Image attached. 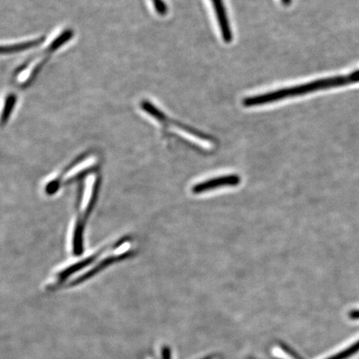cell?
Wrapping results in <instances>:
<instances>
[{"label": "cell", "mask_w": 359, "mask_h": 359, "mask_svg": "<svg viewBox=\"0 0 359 359\" xmlns=\"http://www.w3.org/2000/svg\"><path fill=\"white\" fill-rule=\"evenodd\" d=\"M100 156L97 154L86 152L80 155L45 182L44 194L49 196H55L62 187L75 183L79 178L93 170L100 169Z\"/></svg>", "instance_id": "3957f363"}, {"label": "cell", "mask_w": 359, "mask_h": 359, "mask_svg": "<svg viewBox=\"0 0 359 359\" xmlns=\"http://www.w3.org/2000/svg\"><path fill=\"white\" fill-rule=\"evenodd\" d=\"M349 75L353 83H359V70L353 72V73Z\"/></svg>", "instance_id": "30bf717a"}, {"label": "cell", "mask_w": 359, "mask_h": 359, "mask_svg": "<svg viewBox=\"0 0 359 359\" xmlns=\"http://www.w3.org/2000/svg\"><path fill=\"white\" fill-rule=\"evenodd\" d=\"M70 34L72 33L67 31L61 37L56 39L55 42H52L41 55L34 56L32 60L25 62L15 70V74H13V79H15V82L21 85L22 88H25L27 85L32 83L33 79L43 69V66L46 64L48 57H50L53 53L61 48L62 44L69 41V38L66 39V37H69Z\"/></svg>", "instance_id": "277c9868"}, {"label": "cell", "mask_w": 359, "mask_h": 359, "mask_svg": "<svg viewBox=\"0 0 359 359\" xmlns=\"http://www.w3.org/2000/svg\"><path fill=\"white\" fill-rule=\"evenodd\" d=\"M350 318L352 320H359V311H353L349 313Z\"/></svg>", "instance_id": "8fae6325"}, {"label": "cell", "mask_w": 359, "mask_h": 359, "mask_svg": "<svg viewBox=\"0 0 359 359\" xmlns=\"http://www.w3.org/2000/svg\"><path fill=\"white\" fill-rule=\"evenodd\" d=\"M77 184L74 217L70 231V249L74 257L84 250V234L90 217L95 208L101 187L100 169L93 170L75 182Z\"/></svg>", "instance_id": "7a4b0ae2"}, {"label": "cell", "mask_w": 359, "mask_h": 359, "mask_svg": "<svg viewBox=\"0 0 359 359\" xmlns=\"http://www.w3.org/2000/svg\"><path fill=\"white\" fill-rule=\"evenodd\" d=\"M359 352V340L346 349L327 359H348Z\"/></svg>", "instance_id": "ba28073f"}, {"label": "cell", "mask_w": 359, "mask_h": 359, "mask_svg": "<svg viewBox=\"0 0 359 359\" xmlns=\"http://www.w3.org/2000/svg\"><path fill=\"white\" fill-rule=\"evenodd\" d=\"M152 7H154L157 15L164 16L167 15L168 6H165L163 0H150Z\"/></svg>", "instance_id": "9c48e42d"}, {"label": "cell", "mask_w": 359, "mask_h": 359, "mask_svg": "<svg viewBox=\"0 0 359 359\" xmlns=\"http://www.w3.org/2000/svg\"><path fill=\"white\" fill-rule=\"evenodd\" d=\"M134 241L126 236L109 242L79 260L58 268L46 285L48 290L73 288L91 280L100 272L126 259L131 258L136 252Z\"/></svg>", "instance_id": "6da1fadb"}, {"label": "cell", "mask_w": 359, "mask_h": 359, "mask_svg": "<svg viewBox=\"0 0 359 359\" xmlns=\"http://www.w3.org/2000/svg\"><path fill=\"white\" fill-rule=\"evenodd\" d=\"M43 40V38H38L8 45L7 48H2L3 55H4V53H6V55H12V53H15L20 51L28 50V49L38 46Z\"/></svg>", "instance_id": "52a82bcc"}, {"label": "cell", "mask_w": 359, "mask_h": 359, "mask_svg": "<svg viewBox=\"0 0 359 359\" xmlns=\"http://www.w3.org/2000/svg\"><path fill=\"white\" fill-rule=\"evenodd\" d=\"M163 359H170V351L168 348L163 350Z\"/></svg>", "instance_id": "7c38bea8"}, {"label": "cell", "mask_w": 359, "mask_h": 359, "mask_svg": "<svg viewBox=\"0 0 359 359\" xmlns=\"http://www.w3.org/2000/svg\"><path fill=\"white\" fill-rule=\"evenodd\" d=\"M212 2L215 17H217V24L224 42L230 43L233 40V33L230 19H229L228 12L224 6V0H210Z\"/></svg>", "instance_id": "8992f818"}, {"label": "cell", "mask_w": 359, "mask_h": 359, "mask_svg": "<svg viewBox=\"0 0 359 359\" xmlns=\"http://www.w3.org/2000/svg\"><path fill=\"white\" fill-rule=\"evenodd\" d=\"M281 2L285 6H288L291 4L292 0H281Z\"/></svg>", "instance_id": "4fadbf2b"}, {"label": "cell", "mask_w": 359, "mask_h": 359, "mask_svg": "<svg viewBox=\"0 0 359 359\" xmlns=\"http://www.w3.org/2000/svg\"><path fill=\"white\" fill-rule=\"evenodd\" d=\"M241 177L237 174L223 175L205 180V181L195 184L191 187V193L194 195H202L215 191L226 189V188L236 187L241 185Z\"/></svg>", "instance_id": "5b68a950"}]
</instances>
